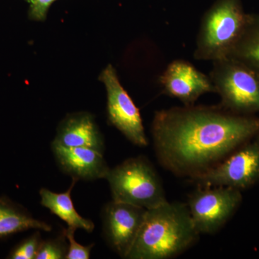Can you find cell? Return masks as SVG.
<instances>
[{
  "instance_id": "6da1fadb",
  "label": "cell",
  "mask_w": 259,
  "mask_h": 259,
  "mask_svg": "<svg viewBox=\"0 0 259 259\" xmlns=\"http://www.w3.org/2000/svg\"><path fill=\"white\" fill-rule=\"evenodd\" d=\"M151 133L162 166L190 179L258 136L259 117L237 115L220 105H185L156 112Z\"/></svg>"
},
{
  "instance_id": "7a4b0ae2",
  "label": "cell",
  "mask_w": 259,
  "mask_h": 259,
  "mask_svg": "<svg viewBox=\"0 0 259 259\" xmlns=\"http://www.w3.org/2000/svg\"><path fill=\"white\" fill-rule=\"evenodd\" d=\"M187 204L164 203L147 209L128 259L172 258L189 249L199 238Z\"/></svg>"
},
{
  "instance_id": "3957f363",
  "label": "cell",
  "mask_w": 259,
  "mask_h": 259,
  "mask_svg": "<svg viewBox=\"0 0 259 259\" xmlns=\"http://www.w3.org/2000/svg\"><path fill=\"white\" fill-rule=\"evenodd\" d=\"M248 15L241 0H216L201 20L194 59L213 62L228 57L244 31Z\"/></svg>"
},
{
  "instance_id": "277c9868",
  "label": "cell",
  "mask_w": 259,
  "mask_h": 259,
  "mask_svg": "<svg viewBox=\"0 0 259 259\" xmlns=\"http://www.w3.org/2000/svg\"><path fill=\"white\" fill-rule=\"evenodd\" d=\"M105 180L111 190L112 200L154 208L167 202L161 178L144 156L131 158L110 168Z\"/></svg>"
},
{
  "instance_id": "5b68a950",
  "label": "cell",
  "mask_w": 259,
  "mask_h": 259,
  "mask_svg": "<svg viewBox=\"0 0 259 259\" xmlns=\"http://www.w3.org/2000/svg\"><path fill=\"white\" fill-rule=\"evenodd\" d=\"M212 63L209 76L221 97L220 106L237 115L259 112V74L233 58Z\"/></svg>"
},
{
  "instance_id": "8992f818",
  "label": "cell",
  "mask_w": 259,
  "mask_h": 259,
  "mask_svg": "<svg viewBox=\"0 0 259 259\" xmlns=\"http://www.w3.org/2000/svg\"><path fill=\"white\" fill-rule=\"evenodd\" d=\"M190 180L198 187H227L241 191L256 185L259 182V134Z\"/></svg>"
},
{
  "instance_id": "52a82bcc",
  "label": "cell",
  "mask_w": 259,
  "mask_h": 259,
  "mask_svg": "<svg viewBox=\"0 0 259 259\" xmlns=\"http://www.w3.org/2000/svg\"><path fill=\"white\" fill-rule=\"evenodd\" d=\"M189 197L187 207L199 234H214L241 205V191L227 187H198Z\"/></svg>"
},
{
  "instance_id": "ba28073f",
  "label": "cell",
  "mask_w": 259,
  "mask_h": 259,
  "mask_svg": "<svg viewBox=\"0 0 259 259\" xmlns=\"http://www.w3.org/2000/svg\"><path fill=\"white\" fill-rule=\"evenodd\" d=\"M99 79L106 88L110 123L133 144L141 147L147 146L148 139L139 108L121 84L111 64L102 71Z\"/></svg>"
},
{
  "instance_id": "9c48e42d",
  "label": "cell",
  "mask_w": 259,
  "mask_h": 259,
  "mask_svg": "<svg viewBox=\"0 0 259 259\" xmlns=\"http://www.w3.org/2000/svg\"><path fill=\"white\" fill-rule=\"evenodd\" d=\"M147 209L124 202H111L102 209V229L107 244L122 258H127Z\"/></svg>"
},
{
  "instance_id": "30bf717a",
  "label": "cell",
  "mask_w": 259,
  "mask_h": 259,
  "mask_svg": "<svg viewBox=\"0 0 259 259\" xmlns=\"http://www.w3.org/2000/svg\"><path fill=\"white\" fill-rule=\"evenodd\" d=\"M163 93L180 100L185 106L194 105L206 93H215L209 76L185 60L173 61L160 76Z\"/></svg>"
},
{
  "instance_id": "8fae6325",
  "label": "cell",
  "mask_w": 259,
  "mask_h": 259,
  "mask_svg": "<svg viewBox=\"0 0 259 259\" xmlns=\"http://www.w3.org/2000/svg\"><path fill=\"white\" fill-rule=\"evenodd\" d=\"M51 150L61 171L77 182L106 179L110 171L104 153L93 148L65 147L52 142Z\"/></svg>"
},
{
  "instance_id": "7c38bea8",
  "label": "cell",
  "mask_w": 259,
  "mask_h": 259,
  "mask_svg": "<svg viewBox=\"0 0 259 259\" xmlns=\"http://www.w3.org/2000/svg\"><path fill=\"white\" fill-rule=\"evenodd\" d=\"M53 142L65 147L93 148L105 151L103 135L95 117L88 112L69 114L61 120Z\"/></svg>"
},
{
  "instance_id": "4fadbf2b",
  "label": "cell",
  "mask_w": 259,
  "mask_h": 259,
  "mask_svg": "<svg viewBox=\"0 0 259 259\" xmlns=\"http://www.w3.org/2000/svg\"><path fill=\"white\" fill-rule=\"evenodd\" d=\"M76 182L77 181L72 180L69 188L61 193H56L48 189L42 188L39 192L41 198L40 204L64 221L68 228L75 231L81 229L89 233H93L95 224L93 221L83 218L76 212L71 199V191Z\"/></svg>"
},
{
  "instance_id": "5bb4252c",
  "label": "cell",
  "mask_w": 259,
  "mask_h": 259,
  "mask_svg": "<svg viewBox=\"0 0 259 259\" xmlns=\"http://www.w3.org/2000/svg\"><path fill=\"white\" fill-rule=\"evenodd\" d=\"M31 229L50 232L52 227L35 219L23 206L6 196L0 197V238Z\"/></svg>"
},
{
  "instance_id": "9a60e30c",
  "label": "cell",
  "mask_w": 259,
  "mask_h": 259,
  "mask_svg": "<svg viewBox=\"0 0 259 259\" xmlns=\"http://www.w3.org/2000/svg\"><path fill=\"white\" fill-rule=\"evenodd\" d=\"M228 57L241 61L259 74V13L248 15L244 31Z\"/></svg>"
},
{
  "instance_id": "2e32d148",
  "label": "cell",
  "mask_w": 259,
  "mask_h": 259,
  "mask_svg": "<svg viewBox=\"0 0 259 259\" xmlns=\"http://www.w3.org/2000/svg\"><path fill=\"white\" fill-rule=\"evenodd\" d=\"M66 239L63 231V234L57 238L42 240L35 259H66L68 251Z\"/></svg>"
},
{
  "instance_id": "e0dca14e",
  "label": "cell",
  "mask_w": 259,
  "mask_h": 259,
  "mask_svg": "<svg viewBox=\"0 0 259 259\" xmlns=\"http://www.w3.org/2000/svg\"><path fill=\"white\" fill-rule=\"evenodd\" d=\"M41 241V236L40 233L37 231L17 245L10 251L7 258L35 259Z\"/></svg>"
},
{
  "instance_id": "ac0fdd59",
  "label": "cell",
  "mask_w": 259,
  "mask_h": 259,
  "mask_svg": "<svg viewBox=\"0 0 259 259\" xmlns=\"http://www.w3.org/2000/svg\"><path fill=\"white\" fill-rule=\"evenodd\" d=\"M64 233L66 239L69 241L67 254L66 259H89L90 258L94 243L88 245H82L75 240V230L67 228L64 229Z\"/></svg>"
},
{
  "instance_id": "d6986e66",
  "label": "cell",
  "mask_w": 259,
  "mask_h": 259,
  "mask_svg": "<svg viewBox=\"0 0 259 259\" xmlns=\"http://www.w3.org/2000/svg\"><path fill=\"white\" fill-rule=\"evenodd\" d=\"M56 0H31L28 17L35 21H44L47 19L48 11Z\"/></svg>"
},
{
  "instance_id": "ffe728a7",
  "label": "cell",
  "mask_w": 259,
  "mask_h": 259,
  "mask_svg": "<svg viewBox=\"0 0 259 259\" xmlns=\"http://www.w3.org/2000/svg\"><path fill=\"white\" fill-rule=\"evenodd\" d=\"M25 1H26L27 3H30V2H31V0H25Z\"/></svg>"
}]
</instances>
